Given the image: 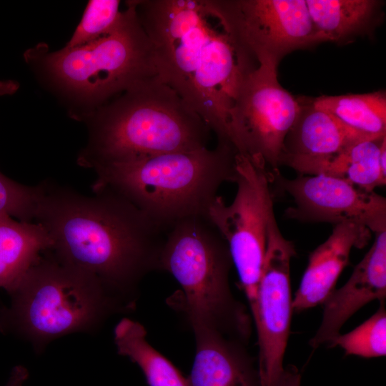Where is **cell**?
I'll return each instance as SVG.
<instances>
[{"mask_svg":"<svg viewBox=\"0 0 386 386\" xmlns=\"http://www.w3.org/2000/svg\"><path fill=\"white\" fill-rule=\"evenodd\" d=\"M236 169L237 192L232 202L227 204L218 196L207 216L227 242L253 321L273 197L267 169L237 154Z\"/></svg>","mask_w":386,"mask_h":386,"instance_id":"cell-8","label":"cell"},{"mask_svg":"<svg viewBox=\"0 0 386 386\" xmlns=\"http://www.w3.org/2000/svg\"><path fill=\"white\" fill-rule=\"evenodd\" d=\"M19 89V84L13 80L0 81V96L11 95Z\"/></svg>","mask_w":386,"mask_h":386,"instance_id":"cell-27","label":"cell"},{"mask_svg":"<svg viewBox=\"0 0 386 386\" xmlns=\"http://www.w3.org/2000/svg\"><path fill=\"white\" fill-rule=\"evenodd\" d=\"M369 139L377 138L347 127L315 107L312 101L302 99L300 112L284 140L279 165L288 166L301 175H315L322 166L350 146Z\"/></svg>","mask_w":386,"mask_h":386,"instance_id":"cell-13","label":"cell"},{"mask_svg":"<svg viewBox=\"0 0 386 386\" xmlns=\"http://www.w3.org/2000/svg\"><path fill=\"white\" fill-rule=\"evenodd\" d=\"M126 5L109 34L81 46L39 53V64L54 84L91 112L135 83L157 76L152 46L135 0Z\"/></svg>","mask_w":386,"mask_h":386,"instance_id":"cell-7","label":"cell"},{"mask_svg":"<svg viewBox=\"0 0 386 386\" xmlns=\"http://www.w3.org/2000/svg\"><path fill=\"white\" fill-rule=\"evenodd\" d=\"M270 182L290 194L294 205L284 217L303 222H352L374 234L386 231V199L374 191L359 189L327 175L282 176L278 169L269 171Z\"/></svg>","mask_w":386,"mask_h":386,"instance_id":"cell-12","label":"cell"},{"mask_svg":"<svg viewBox=\"0 0 386 386\" xmlns=\"http://www.w3.org/2000/svg\"><path fill=\"white\" fill-rule=\"evenodd\" d=\"M79 165L90 169L137 157L207 147L210 129L157 76L144 79L84 117Z\"/></svg>","mask_w":386,"mask_h":386,"instance_id":"cell-3","label":"cell"},{"mask_svg":"<svg viewBox=\"0 0 386 386\" xmlns=\"http://www.w3.org/2000/svg\"><path fill=\"white\" fill-rule=\"evenodd\" d=\"M51 240L39 223L0 218V290L9 293L46 250Z\"/></svg>","mask_w":386,"mask_h":386,"instance_id":"cell-17","label":"cell"},{"mask_svg":"<svg viewBox=\"0 0 386 386\" xmlns=\"http://www.w3.org/2000/svg\"><path fill=\"white\" fill-rule=\"evenodd\" d=\"M0 307V332L30 342L41 354L52 341L75 332L93 333L112 315L136 303L95 276L45 251L9 293Z\"/></svg>","mask_w":386,"mask_h":386,"instance_id":"cell-4","label":"cell"},{"mask_svg":"<svg viewBox=\"0 0 386 386\" xmlns=\"http://www.w3.org/2000/svg\"><path fill=\"white\" fill-rule=\"evenodd\" d=\"M312 101L315 107L357 132L373 138L386 137L385 91L321 96Z\"/></svg>","mask_w":386,"mask_h":386,"instance_id":"cell-21","label":"cell"},{"mask_svg":"<svg viewBox=\"0 0 386 386\" xmlns=\"http://www.w3.org/2000/svg\"><path fill=\"white\" fill-rule=\"evenodd\" d=\"M374 242L355 266L346 283L334 290L322 305L321 323L310 340L313 349L330 343L357 310L373 300L386 298V231L375 234Z\"/></svg>","mask_w":386,"mask_h":386,"instance_id":"cell-14","label":"cell"},{"mask_svg":"<svg viewBox=\"0 0 386 386\" xmlns=\"http://www.w3.org/2000/svg\"><path fill=\"white\" fill-rule=\"evenodd\" d=\"M29 377L27 369L22 365L14 367L5 386H24Z\"/></svg>","mask_w":386,"mask_h":386,"instance_id":"cell-25","label":"cell"},{"mask_svg":"<svg viewBox=\"0 0 386 386\" xmlns=\"http://www.w3.org/2000/svg\"><path fill=\"white\" fill-rule=\"evenodd\" d=\"M114 342L118 355L140 368L149 386H188L187 377L149 343L139 322L122 318L114 327Z\"/></svg>","mask_w":386,"mask_h":386,"instance_id":"cell-18","label":"cell"},{"mask_svg":"<svg viewBox=\"0 0 386 386\" xmlns=\"http://www.w3.org/2000/svg\"><path fill=\"white\" fill-rule=\"evenodd\" d=\"M237 152L217 143L201 149L137 157L95 167L93 191L107 188L125 198L167 232L177 222L207 215L227 182L237 178Z\"/></svg>","mask_w":386,"mask_h":386,"instance_id":"cell-5","label":"cell"},{"mask_svg":"<svg viewBox=\"0 0 386 386\" xmlns=\"http://www.w3.org/2000/svg\"><path fill=\"white\" fill-rule=\"evenodd\" d=\"M192 330L196 350L188 386H261L247 343L205 327Z\"/></svg>","mask_w":386,"mask_h":386,"instance_id":"cell-16","label":"cell"},{"mask_svg":"<svg viewBox=\"0 0 386 386\" xmlns=\"http://www.w3.org/2000/svg\"><path fill=\"white\" fill-rule=\"evenodd\" d=\"M39 187L34 220L48 233L51 250L137 302L142 279L159 270L166 232L109 189L86 196L50 180Z\"/></svg>","mask_w":386,"mask_h":386,"instance_id":"cell-2","label":"cell"},{"mask_svg":"<svg viewBox=\"0 0 386 386\" xmlns=\"http://www.w3.org/2000/svg\"><path fill=\"white\" fill-rule=\"evenodd\" d=\"M339 346L346 355L378 357L386 355V310L380 302L378 310L363 323L345 334L337 335L330 343Z\"/></svg>","mask_w":386,"mask_h":386,"instance_id":"cell-22","label":"cell"},{"mask_svg":"<svg viewBox=\"0 0 386 386\" xmlns=\"http://www.w3.org/2000/svg\"><path fill=\"white\" fill-rule=\"evenodd\" d=\"M277 66L258 64L244 79L230 111L237 154L268 171L278 169L284 140L296 121L302 99L279 83Z\"/></svg>","mask_w":386,"mask_h":386,"instance_id":"cell-9","label":"cell"},{"mask_svg":"<svg viewBox=\"0 0 386 386\" xmlns=\"http://www.w3.org/2000/svg\"><path fill=\"white\" fill-rule=\"evenodd\" d=\"M39 194V185H24L0 172V218L10 217L33 222Z\"/></svg>","mask_w":386,"mask_h":386,"instance_id":"cell-24","label":"cell"},{"mask_svg":"<svg viewBox=\"0 0 386 386\" xmlns=\"http://www.w3.org/2000/svg\"><path fill=\"white\" fill-rule=\"evenodd\" d=\"M119 0H90L65 47H75L101 39L113 31L123 16Z\"/></svg>","mask_w":386,"mask_h":386,"instance_id":"cell-23","label":"cell"},{"mask_svg":"<svg viewBox=\"0 0 386 386\" xmlns=\"http://www.w3.org/2000/svg\"><path fill=\"white\" fill-rule=\"evenodd\" d=\"M157 76L233 147L230 111L252 55L215 0H135ZM253 57V56H252Z\"/></svg>","mask_w":386,"mask_h":386,"instance_id":"cell-1","label":"cell"},{"mask_svg":"<svg viewBox=\"0 0 386 386\" xmlns=\"http://www.w3.org/2000/svg\"><path fill=\"white\" fill-rule=\"evenodd\" d=\"M237 38L258 64L278 66L287 54L324 42L305 0L221 1Z\"/></svg>","mask_w":386,"mask_h":386,"instance_id":"cell-11","label":"cell"},{"mask_svg":"<svg viewBox=\"0 0 386 386\" xmlns=\"http://www.w3.org/2000/svg\"><path fill=\"white\" fill-rule=\"evenodd\" d=\"M386 137L358 142L325 164L316 175L343 179L367 192L386 184Z\"/></svg>","mask_w":386,"mask_h":386,"instance_id":"cell-19","label":"cell"},{"mask_svg":"<svg viewBox=\"0 0 386 386\" xmlns=\"http://www.w3.org/2000/svg\"><path fill=\"white\" fill-rule=\"evenodd\" d=\"M313 25L323 41L342 42L365 31L380 9L374 0H306Z\"/></svg>","mask_w":386,"mask_h":386,"instance_id":"cell-20","label":"cell"},{"mask_svg":"<svg viewBox=\"0 0 386 386\" xmlns=\"http://www.w3.org/2000/svg\"><path fill=\"white\" fill-rule=\"evenodd\" d=\"M295 254L292 242L283 236L278 227L273 208L268 217L266 252L253 320L261 386H279L284 372L283 360L293 311L290 262Z\"/></svg>","mask_w":386,"mask_h":386,"instance_id":"cell-10","label":"cell"},{"mask_svg":"<svg viewBox=\"0 0 386 386\" xmlns=\"http://www.w3.org/2000/svg\"><path fill=\"white\" fill-rule=\"evenodd\" d=\"M301 375L294 366L284 368L279 386H300Z\"/></svg>","mask_w":386,"mask_h":386,"instance_id":"cell-26","label":"cell"},{"mask_svg":"<svg viewBox=\"0 0 386 386\" xmlns=\"http://www.w3.org/2000/svg\"><path fill=\"white\" fill-rule=\"evenodd\" d=\"M370 238L371 232L364 226L352 222L334 225L328 238L310 254L292 299L293 310L302 312L322 304L335 290L352 249L363 248Z\"/></svg>","mask_w":386,"mask_h":386,"instance_id":"cell-15","label":"cell"},{"mask_svg":"<svg viewBox=\"0 0 386 386\" xmlns=\"http://www.w3.org/2000/svg\"><path fill=\"white\" fill-rule=\"evenodd\" d=\"M232 265L227 242L207 215L183 219L166 232L159 270L181 287L167 303L191 329L205 327L248 343L252 320L232 293Z\"/></svg>","mask_w":386,"mask_h":386,"instance_id":"cell-6","label":"cell"}]
</instances>
